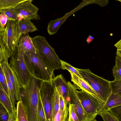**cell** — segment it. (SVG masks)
<instances>
[{
	"mask_svg": "<svg viewBox=\"0 0 121 121\" xmlns=\"http://www.w3.org/2000/svg\"><path fill=\"white\" fill-rule=\"evenodd\" d=\"M17 26V21L8 20L4 30L0 32V64L8 62L18 46Z\"/></svg>",
	"mask_w": 121,
	"mask_h": 121,
	"instance_id": "6da1fadb",
	"label": "cell"
},
{
	"mask_svg": "<svg viewBox=\"0 0 121 121\" xmlns=\"http://www.w3.org/2000/svg\"><path fill=\"white\" fill-rule=\"evenodd\" d=\"M40 85L39 82L31 80L27 87L20 90V100L25 108L28 121H39L38 106Z\"/></svg>",
	"mask_w": 121,
	"mask_h": 121,
	"instance_id": "7a4b0ae2",
	"label": "cell"
},
{
	"mask_svg": "<svg viewBox=\"0 0 121 121\" xmlns=\"http://www.w3.org/2000/svg\"><path fill=\"white\" fill-rule=\"evenodd\" d=\"M25 62L32 76L43 81H52L55 77L36 52H24Z\"/></svg>",
	"mask_w": 121,
	"mask_h": 121,
	"instance_id": "3957f363",
	"label": "cell"
},
{
	"mask_svg": "<svg viewBox=\"0 0 121 121\" xmlns=\"http://www.w3.org/2000/svg\"><path fill=\"white\" fill-rule=\"evenodd\" d=\"M32 39L36 52L50 69L54 72L61 69L60 59L45 37L38 35Z\"/></svg>",
	"mask_w": 121,
	"mask_h": 121,
	"instance_id": "277c9868",
	"label": "cell"
},
{
	"mask_svg": "<svg viewBox=\"0 0 121 121\" xmlns=\"http://www.w3.org/2000/svg\"><path fill=\"white\" fill-rule=\"evenodd\" d=\"M76 69L96 93L100 101L105 103L112 93L110 81L95 75L89 69Z\"/></svg>",
	"mask_w": 121,
	"mask_h": 121,
	"instance_id": "5b68a950",
	"label": "cell"
},
{
	"mask_svg": "<svg viewBox=\"0 0 121 121\" xmlns=\"http://www.w3.org/2000/svg\"><path fill=\"white\" fill-rule=\"evenodd\" d=\"M9 64L16 75L21 87L26 88L28 85L32 76L26 65L24 52L18 46L10 57Z\"/></svg>",
	"mask_w": 121,
	"mask_h": 121,
	"instance_id": "8992f818",
	"label": "cell"
},
{
	"mask_svg": "<svg viewBox=\"0 0 121 121\" xmlns=\"http://www.w3.org/2000/svg\"><path fill=\"white\" fill-rule=\"evenodd\" d=\"M55 87L52 81H43L39 95L44 108L46 121H52V111Z\"/></svg>",
	"mask_w": 121,
	"mask_h": 121,
	"instance_id": "52a82bcc",
	"label": "cell"
},
{
	"mask_svg": "<svg viewBox=\"0 0 121 121\" xmlns=\"http://www.w3.org/2000/svg\"><path fill=\"white\" fill-rule=\"evenodd\" d=\"M77 94L85 111L90 116L95 118L105 103L83 90L78 91Z\"/></svg>",
	"mask_w": 121,
	"mask_h": 121,
	"instance_id": "ba28073f",
	"label": "cell"
},
{
	"mask_svg": "<svg viewBox=\"0 0 121 121\" xmlns=\"http://www.w3.org/2000/svg\"><path fill=\"white\" fill-rule=\"evenodd\" d=\"M33 0H24L14 8L18 13V21L23 19L39 20V8L32 3Z\"/></svg>",
	"mask_w": 121,
	"mask_h": 121,
	"instance_id": "9c48e42d",
	"label": "cell"
},
{
	"mask_svg": "<svg viewBox=\"0 0 121 121\" xmlns=\"http://www.w3.org/2000/svg\"><path fill=\"white\" fill-rule=\"evenodd\" d=\"M69 103L73 104L74 111L79 121H91L95 118L89 115L83 108L77 94V91L73 85L68 81Z\"/></svg>",
	"mask_w": 121,
	"mask_h": 121,
	"instance_id": "30bf717a",
	"label": "cell"
},
{
	"mask_svg": "<svg viewBox=\"0 0 121 121\" xmlns=\"http://www.w3.org/2000/svg\"><path fill=\"white\" fill-rule=\"evenodd\" d=\"M88 5V1L84 0V1L81 2L79 5L73 10L69 12L66 13L62 17L50 21L48 23L47 27V31L48 34L50 35H51L56 34L68 17L83 7Z\"/></svg>",
	"mask_w": 121,
	"mask_h": 121,
	"instance_id": "8fae6325",
	"label": "cell"
},
{
	"mask_svg": "<svg viewBox=\"0 0 121 121\" xmlns=\"http://www.w3.org/2000/svg\"><path fill=\"white\" fill-rule=\"evenodd\" d=\"M52 81L59 95L63 97L65 103L68 104L69 103L70 98L68 82L62 74L57 75Z\"/></svg>",
	"mask_w": 121,
	"mask_h": 121,
	"instance_id": "7c38bea8",
	"label": "cell"
},
{
	"mask_svg": "<svg viewBox=\"0 0 121 121\" xmlns=\"http://www.w3.org/2000/svg\"><path fill=\"white\" fill-rule=\"evenodd\" d=\"M70 73L71 76V81L73 83L76 89H81L88 93L98 100L101 102L96 93L86 81L75 74L71 73Z\"/></svg>",
	"mask_w": 121,
	"mask_h": 121,
	"instance_id": "4fadbf2b",
	"label": "cell"
},
{
	"mask_svg": "<svg viewBox=\"0 0 121 121\" xmlns=\"http://www.w3.org/2000/svg\"><path fill=\"white\" fill-rule=\"evenodd\" d=\"M0 65L4 67L7 71L14 88L16 100H20V91L21 86L16 75L10 67L8 62L0 64Z\"/></svg>",
	"mask_w": 121,
	"mask_h": 121,
	"instance_id": "5bb4252c",
	"label": "cell"
},
{
	"mask_svg": "<svg viewBox=\"0 0 121 121\" xmlns=\"http://www.w3.org/2000/svg\"><path fill=\"white\" fill-rule=\"evenodd\" d=\"M17 30L19 36L20 38L23 35L35 31L38 29L30 20L23 19L17 21Z\"/></svg>",
	"mask_w": 121,
	"mask_h": 121,
	"instance_id": "9a60e30c",
	"label": "cell"
},
{
	"mask_svg": "<svg viewBox=\"0 0 121 121\" xmlns=\"http://www.w3.org/2000/svg\"><path fill=\"white\" fill-rule=\"evenodd\" d=\"M0 103L8 112L9 117H17L16 113L14 111L10 98L1 86L0 87Z\"/></svg>",
	"mask_w": 121,
	"mask_h": 121,
	"instance_id": "2e32d148",
	"label": "cell"
},
{
	"mask_svg": "<svg viewBox=\"0 0 121 121\" xmlns=\"http://www.w3.org/2000/svg\"><path fill=\"white\" fill-rule=\"evenodd\" d=\"M18 46L24 52H36L32 38L28 34L21 35L18 41Z\"/></svg>",
	"mask_w": 121,
	"mask_h": 121,
	"instance_id": "e0dca14e",
	"label": "cell"
},
{
	"mask_svg": "<svg viewBox=\"0 0 121 121\" xmlns=\"http://www.w3.org/2000/svg\"><path fill=\"white\" fill-rule=\"evenodd\" d=\"M120 105L121 96L111 93L99 113L101 112L108 111L111 108Z\"/></svg>",
	"mask_w": 121,
	"mask_h": 121,
	"instance_id": "ac0fdd59",
	"label": "cell"
},
{
	"mask_svg": "<svg viewBox=\"0 0 121 121\" xmlns=\"http://www.w3.org/2000/svg\"><path fill=\"white\" fill-rule=\"evenodd\" d=\"M2 68L5 76L9 90L10 98L13 106L14 111L16 113V107L17 103L16 102L15 91L13 85L11 82L7 73L5 68L3 66L0 65Z\"/></svg>",
	"mask_w": 121,
	"mask_h": 121,
	"instance_id": "d6986e66",
	"label": "cell"
},
{
	"mask_svg": "<svg viewBox=\"0 0 121 121\" xmlns=\"http://www.w3.org/2000/svg\"><path fill=\"white\" fill-rule=\"evenodd\" d=\"M16 115L18 121H28L25 107L20 100L17 102Z\"/></svg>",
	"mask_w": 121,
	"mask_h": 121,
	"instance_id": "ffe728a7",
	"label": "cell"
},
{
	"mask_svg": "<svg viewBox=\"0 0 121 121\" xmlns=\"http://www.w3.org/2000/svg\"><path fill=\"white\" fill-rule=\"evenodd\" d=\"M115 64L112 69L114 80L121 79V56L116 55L115 56Z\"/></svg>",
	"mask_w": 121,
	"mask_h": 121,
	"instance_id": "44dd1931",
	"label": "cell"
},
{
	"mask_svg": "<svg viewBox=\"0 0 121 121\" xmlns=\"http://www.w3.org/2000/svg\"><path fill=\"white\" fill-rule=\"evenodd\" d=\"M24 0H0V10L14 8Z\"/></svg>",
	"mask_w": 121,
	"mask_h": 121,
	"instance_id": "7402d4cb",
	"label": "cell"
},
{
	"mask_svg": "<svg viewBox=\"0 0 121 121\" xmlns=\"http://www.w3.org/2000/svg\"><path fill=\"white\" fill-rule=\"evenodd\" d=\"M7 17L8 20L14 21H18V13L14 8H9L0 10Z\"/></svg>",
	"mask_w": 121,
	"mask_h": 121,
	"instance_id": "603a6c76",
	"label": "cell"
},
{
	"mask_svg": "<svg viewBox=\"0 0 121 121\" xmlns=\"http://www.w3.org/2000/svg\"><path fill=\"white\" fill-rule=\"evenodd\" d=\"M59 96V92L55 87L53 107L52 121H53L56 114L60 109Z\"/></svg>",
	"mask_w": 121,
	"mask_h": 121,
	"instance_id": "cb8c5ba5",
	"label": "cell"
},
{
	"mask_svg": "<svg viewBox=\"0 0 121 121\" xmlns=\"http://www.w3.org/2000/svg\"><path fill=\"white\" fill-rule=\"evenodd\" d=\"M112 93L121 96V79L110 81Z\"/></svg>",
	"mask_w": 121,
	"mask_h": 121,
	"instance_id": "d4e9b609",
	"label": "cell"
},
{
	"mask_svg": "<svg viewBox=\"0 0 121 121\" xmlns=\"http://www.w3.org/2000/svg\"><path fill=\"white\" fill-rule=\"evenodd\" d=\"M60 61L61 64V69L64 70H67L70 73H73L81 79H83L77 70L76 68L73 66L69 63L61 60H60Z\"/></svg>",
	"mask_w": 121,
	"mask_h": 121,
	"instance_id": "484cf974",
	"label": "cell"
},
{
	"mask_svg": "<svg viewBox=\"0 0 121 121\" xmlns=\"http://www.w3.org/2000/svg\"><path fill=\"white\" fill-rule=\"evenodd\" d=\"M0 66V86L10 98L7 83L4 71L2 67Z\"/></svg>",
	"mask_w": 121,
	"mask_h": 121,
	"instance_id": "4316f807",
	"label": "cell"
},
{
	"mask_svg": "<svg viewBox=\"0 0 121 121\" xmlns=\"http://www.w3.org/2000/svg\"><path fill=\"white\" fill-rule=\"evenodd\" d=\"M68 106L64 111L59 109L56 114L53 121H68Z\"/></svg>",
	"mask_w": 121,
	"mask_h": 121,
	"instance_id": "83f0119b",
	"label": "cell"
},
{
	"mask_svg": "<svg viewBox=\"0 0 121 121\" xmlns=\"http://www.w3.org/2000/svg\"><path fill=\"white\" fill-rule=\"evenodd\" d=\"M38 113L39 121H46L45 113L40 95L38 106Z\"/></svg>",
	"mask_w": 121,
	"mask_h": 121,
	"instance_id": "f1b7e54d",
	"label": "cell"
},
{
	"mask_svg": "<svg viewBox=\"0 0 121 121\" xmlns=\"http://www.w3.org/2000/svg\"><path fill=\"white\" fill-rule=\"evenodd\" d=\"M68 105L69 116L68 121H79L74 111L73 105L71 104Z\"/></svg>",
	"mask_w": 121,
	"mask_h": 121,
	"instance_id": "f546056e",
	"label": "cell"
},
{
	"mask_svg": "<svg viewBox=\"0 0 121 121\" xmlns=\"http://www.w3.org/2000/svg\"><path fill=\"white\" fill-rule=\"evenodd\" d=\"M98 115L101 116L104 121H119L108 111L100 112Z\"/></svg>",
	"mask_w": 121,
	"mask_h": 121,
	"instance_id": "4dcf8cb0",
	"label": "cell"
},
{
	"mask_svg": "<svg viewBox=\"0 0 121 121\" xmlns=\"http://www.w3.org/2000/svg\"><path fill=\"white\" fill-rule=\"evenodd\" d=\"M108 111L119 121H121V105L111 108Z\"/></svg>",
	"mask_w": 121,
	"mask_h": 121,
	"instance_id": "1f68e13d",
	"label": "cell"
},
{
	"mask_svg": "<svg viewBox=\"0 0 121 121\" xmlns=\"http://www.w3.org/2000/svg\"><path fill=\"white\" fill-rule=\"evenodd\" d=\"M0 12V32H2L5 29L8 20L6 15L2 12Z\"/></svg>",
	"mask_w": 121,
	"mask_h": 121,
	"instance_id": "d6a6232c",
	"label": "cell"
},
{
	"mask_svg": "<svg viewBox=\"0 0 121 121\" xmlns=\"http://www.w3.org/2000/svg\"><path fill=\"white\" fill-rule=\"evenodd\" d=\"M9 117V113L3 106L0 104V121H7Z\"/></svg>",
	"mask_w": 121,
	"mask_h": 121,
	"instance_id": "836d02e7",
	"label": "cell"
},
{
	"mask_svg": "<svg viewBox=\"0 0 121 121\" xmlns=\"http://www.w3.org/2000/svg\"><path fill=\"white\" fill-rule=\"evenodd\" d=\"M68 104L65 103L63 97L61 95L59 96L60 109L64 111L66 107L68 106Z\"/></svg>",
	"mask_w": 121,
	"mask_h": 121,
	"instance_id": "e575fe53",
	"label": "cell"
},
{
	"mask_svg": "<svg viewBox=\"0 0 121 121\" xmlns=\"http://www.w3.org/2000/svg\"><path fill=\"white\" fill-rule=\"evenodd\" d=\"M108 3L109 1L107 0H95L93 2V4H98L102 7L106 6Z\"/></svg>",
	"mask_w": 121,
	"mask_h": 121,
	"instance_id": "d590c367",
	"label": "cell"
},
{
	"mask_svg": "<svg viewBox=\"0 0 121 121\" xmlns=\"http://www.w3.org/2000/svg\"><path fill=\"white\" fill-rule=\"evenodd\" d=\"M117 49L121 50V39L118 41L114 45Z\"/></svg>",
	"mask_w": 121,
	"mask_h": 121,
	"instance_id": "8d00e7d4",
	"label": "cell"
},
{
	"mask_svg": "<svg viewBox=\"0 0 121 121\" xmlns=\"http://www.w3.org/2000/svg\"><path fill=\"white\" fill-rule=\"evenodd\" d=\"M94 38L91 35H89L86 39V41L88 44H89L93 40Z\"/></svg>",
	"mask_w": 121,
	"mask_h": 121,
	"instance_id": "74e56055",
	"label": "cell"
},
{
	"mask_svg": "<svg viewBox=\"0 0 121 121\" xmlns=\"http://www.w3.org/2000/svg\"><path fill=\"white\" fill-rule=\"evenodd\" d=\"M116 54L117 55H118L121 56V50L117 49Z\"/></svg>",
	"mask_w": 121,
	"mask_h": 121,
	"instance_id": "f35d334b",
	"label": "cell"
},
{
	"mask_svg": "<svg viewBox=\"0 0 121 121\" xmlns=\"http://www.w3.org/2000/svg\"><path fill=\"white\" fill-rule=\"evenodd\" d=\"M91 121H97L95 119V118L93 120Z\"/></svg>",
	"mask_w": 121,
	"mask_h": 121,
	"instance_id": "ab89813d",
	"label": "cell"
},
{
	"mask_svg": "<svg viewBox=\"0 0 121 121\" xmlns=\"http://www.w3.org/2000/svg\"><path fill=\"white\" fill-rule=\"evenodd\" d=\"M116 0L117 1H119L121 2V0Z\"/></svg>",
	"mask_w": 121,
	"mask_h": 121,
	"instance_id": "60d3db41",
	"label": "cell"
},
{
	"mask_svg": "<svg viewBox=\"0 0 121 121\" xmlns=\"http://www.w3.org/2000/svg\"><path fill=\"white\" fill-rule=\"evenodd\" d=\"M16 121H17V120H16Z\"/></svg>",
	"mask_w": 121,
	"mask_h": 121,
	"instance_id": "b9f144b4",
	"label": "cell"
}]
</instances>
